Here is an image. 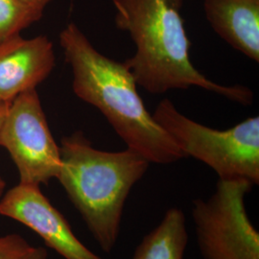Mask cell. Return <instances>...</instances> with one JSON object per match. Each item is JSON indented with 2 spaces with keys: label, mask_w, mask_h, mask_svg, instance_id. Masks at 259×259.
I'll list each match as a JSON object with an SVG mask.
<instances>
[{
  "label": "cell",
  "mask_w": 259,
  "mask_h": 259,
  "mask_svg": "<svg viewBox=\"0 0 259 259\" xmlns=\"http://www.w3.org/2000/svg\"><path fill=\"white\" fill-rule=\"evenodd\" d=\"M116 28L129 33L136 53L124 62L137 84L153 94L197 87L242 105L253 93L243 85L215 83L195 68L181 14L183 0H111Z\"/></svg>",
  "instance_id": "6da1fadb"
},
{
  "label": "cell",
  "mask_w": 259,
  "mask_h": 259,
  "mask_svg": "<svg viewBox=\"0 0 259 259\" xmlns=\"http://www.w3.org/2000/svg\"><path fill=\"white\" fill-rule=\"evenodd\" d=\"M60 45L72 68L75 94L101 111L127 148L150 163L170 164L185 158L145 108L124 63L101 54L74 23L61 32Z\"/></svg>",
  "instance_id": "7a4b0ae2"
},
{
  "label": "cell",
  "mask_w": 259,
  "mask_h": 259,
  "mask_svg": "<svg viewBox=\"0 0 259 259\" xmlns=\"http://www.w3.org/2000/svg\"><path fill=\"white\" fill-rule=\"evenodd\" d=\"M57 180L101 250L110 253L120 233L125 204L150 162L127 148L108 152L94 148L81 133L61 141Z\"/></svg>",
  "instance_id": "3957f363"
},
{
  "label": "cell",
  "mask_w": 259,
  "mask_h": 259,
  "mask_svg": "<svg viewBox=\"0 0 259 259\" xmlns=\"http://www.w3.org/2000/svg\"><path fill=\"white\" fill-rule=\"evenodd\" d=\"M153 117L185 157L204 162L214 170L219 180H246L258 185V116L219 131L186 117L170 100L163 99Z\"/></svg>",
  "instance_id": "277c9868"
},
{
  "label": "cell",
  "mask_w": 259,
  "mask_h": 259,
  "mask_svg": "<svg viewBox=\"0 0 259 259\" xmlns=\"http://www.w3.org/2000/svg\"><path fill=\"white\" fill-rule=\"evenodd\" d=\"M246 180H218L207 199L191 205L198 248L204 259H259V233L249 218Z\"/></svg>",
  "instance_id": "5b68a950"
},
{
  "label": "cell",
  "mask_w": 259,
  "mask_h": 259,
  "mask_svg": "<svg viewBox=\"0 0 259 259\" xmlns=\"http://www.w3.org/2000/svg\"><path fill=\"white\" fill-rule=\"evenodd\" d=\"M0 145L9 152L21 184L47 185L58 176L60 147L36 90L19 94L10 104L0 132Z\"/></svg>",
  "instance_id": "8992f818"
},
{
  "label": "cell",
  "mask_w": 259,
  "mask_h": 259,
  "mask_svg": "<svg viewBox=\"0 0 259 259\" xmlns=\"http://www.w3.org/2000/svg\"><path fill=\"white\" fill-rule=\"evenodd\" d=\"M0 214L25 225L65 259H103L76 237L39 185L19 183L11 188L0 199Z\"/></svg>",
  "instance_id": "52a82bcc"
},
{
  "label": "cell",
  "mask_w": 259,
  "mask_h": 259,
  "mask_svg": "<svg viewBox=\"0 0 259 259\" xmlns=\"http://www.w3.org/2000/svg\"><path fill=\"white\" fill-rule=\"evenodd\" d=\"M55 67V53L47 36L19 35L0 44V105H9L19 94L36 90Z\"/></svg>",
  "instance_id": "ba28073f"
},
{
  "label": "cell",
  "mask_w": 259,
  "mask_h": 259,
  "mask_svg": "<svg viewBox=\"0 0 259 259\" xmlns=\"http://www.w3.org/2000/svg\"><path fill=\"white\" fill-rule=\"evenodd\" d=\"M213 30L235 50L259 62V0H204Z\"/></svg>",
  "instance_id": "9c48e42d"
},
{
  "label": "cell",
  "mask_w": 259,
  "mask_h": 259,
  "mask_svg": "<svg viewBox=\"0 0 259 259\" xmlns=\"http://www.w3.org/2000/svg\"><path fill=\"white\" fill-rule=\"evenodd\" d=\"M188 244L183 210L171 207L136 248L133 259H184Z\"/></svg>",
  "instance_id": "30bf717a"
},
{
  "label": "cell",
  "mask_w": 259,
  "mask_h": 259,
  "mask_svg": "<svg viewBox=\"0 0 259 259\" xmlns=\"http://www.w3.org/2000/svg\"><path fill=\"white\" fill-rule=\"evenodd\" d=\"M42 14L18 0H0V44L41 19Z\"/></svg>",
  "instance_id": "8fae6325"
},
{
  "label": "cell",
  "mask_w": 259,
  "mask_h": 259,
  "mask_svg": "<svg viewBox=\"0 0 259 259\" xmlns=\"http://www.w3.org/2000/svg\"><path fill=\"white\" fill-rule=\"evenodd\" d=\"M0 259H48V251L31 245L20 234L0 237Z\"/></svg>",
  "instance_id": "7c38bea8"
},
{
  "label": "cell",
  "mask_w": 259,
  "mask_h": 259,
  "mask_svg": "<svg viewBox=\"0 0 259 259\" xmlns=\"http://www.w3.org/2000/svg\"><path fill=\"white\" fill-rule=\"evenodd\" d=\"M28 8L34 10L37 13L44 14V11L52 0H18Z\"/></svg>",
  "instance_id": "4fadbf2b"
},
{
  "label": "cell",
  "mask_w": 259,
  "mask_h": 259,
  "mask_svg": "<svg viewBox=\"0 0 259 259\" xmlns=\"http://www.w3.org/2000/svg\"><path fill=\"white\" fill-rule=\"evenodd\" d=\"M9 105H0V132H1V128H2L4 119L6 117Z\"/></svg>",
  "instance_id": "5bb4252c"
},
{
  "label": "cell",
  "mask_w": 259,
  "mask_h": 259,
  "mask_svg": "<svg viewBox=\"0 0 259 259\" xmlns=\"http://www.w3.org/2000/svg\"><path fill=\"white\" fill-rule=\"evenodd\" d=\"M5 187H6L5 181H4V180L1 178V176H0V199H1V198H2V196L4 195Z\"/></svg>",
  "instance_id": "9a60e30c"
}]
</instances>
